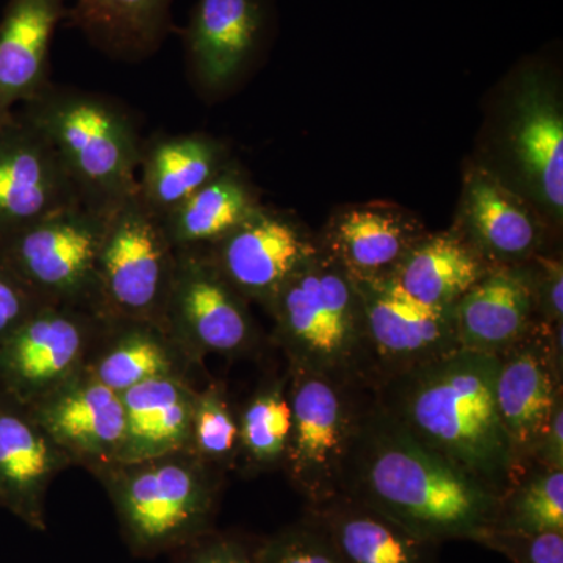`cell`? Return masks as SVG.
Here are the masks:
<instances>
[{"mask_svg":"<svg viewBox=\"0 0 563 563\" xmlns=\"http://www.w3.org/2000/svg\"><path fill=\"white\" fill-rule=\"evenodd\" d=\"M339 495L365 504L422 539L477 542L492 528L501 496L418 442L377 406L363 407ZM336 495V496H339Z\"/></svg>","mask_w":563,"mask_h":563,"instance_id":"obj_1","label":"cell"},{"mask_svg":"<svg viewBox=\"0 0 563 563\" xmlns=\"http://www.w3.org/2000/svg\"><path fill=\"white\" fill-rule=\"evenodd\" d=\"M499 354L459 347L374 385L377 406L418 442L501 496L520 468L499 418Z\"/></svg>","mask_w":563,"mask_h":563,"instance_id":"obj_2","label":"cell"},{"mask_svg":"<svg viewBox=\"0 0 563 563\" xmlns=\"http://www.w3.org/2000/svg\"><path fill=\"white\" fill-rule=\"evenodd\" d=\"M266 310L288 368L344 385H374V358L361 292L332 255L303 262Z\"/></svg>","mask_w":563,"mask_h":563,"instance_id":"obj_3","label":"cell"},{"mask_svg":"<svg viewBox=\"0 0 563 563\" xmlns=\"http://www.w3.org/2000/svg\"><path fill=\"white\" fill-rule=\"evenodd\" d=\"M18 111L49 140L87 206L109 211L139 190L144 141L113 99L51 81Z\"/></svg>","mask_w":563,"mask_h":563,"instance_id":"obj_4","label":"cell"},{"mask_svg":"<svg viewBox=\"0 0 563 563\" xmlns=\"http://www.w3.org/2000/svg\"><path fill=\"white\" fill-rule=\"evenodd\" d=\"M96 477L109 493L133 554L152 558L177 551L213 529L218 472L190 451L113 463Z\"/></svg>","mask_w":563,"mask_h":563,"instance_id":"obj_5","label":"cell"},{"mask_svg":"<svg viewBox=\"0 0 563 563\" xmlns=\"http://www.w3.org/2000/svg\"><path fill=\"white\" fill-rule=\"evenodd\" d=\"M109 213L77 203L47 214L0 236V262L41 301L98 314V261Z\"/></svg>","mask_w":563,"mask_h":563,"instance_id":"obj_6","label":"cell"},{"mask_svg":"<svg viewBox=\"0 0 563 563\" xmlns=\"http://www.w3.org/2000/svg\"><path fill=\"white\" fill-rule=\"evenodd\" d=\"M176 250L162 220L128 196L110 210L98 261L102 320L152 322L163 328L172 291ZM165 329V328H163Z\"/></svg>","mask_w":563,"mask_h":563,"instance_id":"obj_7","label":"cell"},{"mask_svg":"<svg viewBox=\"0 0 563 563\" xmlns=\"http://www.w3.org/2000/svg\"><path fill=\"white\" fill-rule=\"evenodd\" d=\"M372 393V385H344L288 368L291 435L282 466L307 506L339 495L344 461Z\"/></svg>","mask_w":563,"mask_h":563,"instance_id":"obj_8","label":"cell"},{"mask_svg":"<svg viewBox=\"0 0 563 563\" xmlns=\"http://www.w3.org/2000/svg\"><path fill=\"white\" fill-rule=\"evenodd\" d=\"M163 328L196 365L206 355L240 357L257 342L246 299L203 247L176 251Z\"/></svg>","mask_w":563,"mask_h":563,"instance_id":"obj_9","label":"cell"},{"mask_svg":"<svg viewBox=\"0 0 563 563\" xmlns=\"http://www.w3.org/2000/svg\"><path fill=\"white\" fill-rule=\"evenodd\" d=\"M103 320L90 310L43 303L0 342V390L24 406L84 372Z\"/></svg>","mask_w":563,"mask_h":563,"instance_id":"obj_10","label":"cell"},{"mask_svg":"<svg viewBox=\"0 0 563 563\" xmlns=\"http://www.w3.org/2000/svg\"><path fill=\"white\" fill-rule=\"evenodd\" d=\"M562 399V324H533L499 354L496 404L521 474Z\"/></svg>","mask_w":563,"mask_h":563,"instance_id":"obj_11","label":"cell"},{"mask_svg":"<svg viewBox=\"0 0 563 563\" xmlns=\"http://www.w3.org/2000/svg\"><path fill=\"white\" fill-rule=\"evenodd\" d=\"M354 282L372 344L374 385L461 347L454 307L424 306L387 277Z\"/></svg>","mask_w":563,"mask_h":563,"instance_id":"obj_12","label":"cell"},{"mask_svg":"<svg viewBox=\"0 0 563 563\" xmlns=\"http://www.w3.org/2000/svg\"><path fill=\"white\" fill-rule=\"evenodd\" d=\"M85 203L57 151L20 111L0 124V236Z\"/></svg>","mask_w":563,"mask_h":563,"instance_id":"obj_13","label":"cell"},{"mask_svg":"<svg viewBox=\"0 0 563 563\" xmlns=\"http://www.w3.org/2000/svg\"><path fill=\"white\" fill-rule=\"evenodd\" d=\"M25 407L73 465L85 466L96 476L117 463L125 428L121 395L87 368Z\"/></svg>","mask_w":563,"mask_h":563,"instance_id":"obj_14","label":"cell"},{"mask_svg":"<svg viewBox=\"0 0 563 563\" xmlns=\"http://www.w3.org/2000/svg\"><path fill=\"white\" fill-rule=\"evenodd\" d=\"M203 250L246 301L265 307L318 252L295 224L261 207L235 231Z\"/></svg>","mask_w":563,"mask_h":563,"instance_id":"obj_15","label":"cell"},{"mask_svg":"<svg viewBox=\"0 0 563 563\" xmlns=\"http://www.w3.org/2000/svg\"><path fill=\"white\" fill-rule=\"evenodd\" d=\"M73 465L24 404L0 390V507L35 531H46V495Z\"/></svg>","mask_w":563,"mask_h":563,"instance_id":"obj_16","label":"cell"},{"mask_svg":"<svg viewBox=\"0 0 563 563\" xmlns=\"http://www.w3.org/2000/svg\"><path fill=\"white\" fill-rule=\"evenodd\" d=\"M266 25V0H196L184 31L195 80L209 91L232 84L257 54Z\"/></svg>","mask_w":563,"mask_h":563,"instance_id":"obj_17","label":"cell"},{"mask_svg":"<svg viewBox=\"0 0 563 563\" xmlns=\"http://www.w3.org/2000/svg\"><path fill=\"white\" fill-rule=\"evenodd\" d=\"M66 0H9L0 20V124L51 84V44Z\"/></svg>","mask_w":563,"mask_h":563,"instance_id":"obj_18","label":"cell"},{"mask_svg":"<svg viewBox=\"0 0 563 563\" xmlns=\"http://www.w3.org/2000/svg\"><path fill=\"white\" fill-rule=\"evenodd\" d=\"M536 309L529 273L496 266L454 306L459 343L465 350L503 354L531 331Z\"/></svg>","mask_w":563,"mask_h":563,"instance_id":"obj_19","label":"cell"},{"mask_svg":"<svg viewBox=\"0 0 563 563\" xmlns=\"http://www.w3.org/2000/svg\"><path fill=\"white\" fill-rule=\"evenodd\" d=\"M342 563H439V543L346 496L307 506Z\"/></svg>","mask_w":563,"mask_h":563,"instance_id":"obj_20","label":"cell"},{"mask_svg":"<svg viewBox=\"0 0 563 563\" xmlns=\"http://www.w3.org/2000/svg\"><path fill=\"white\" fill-rule=\"evenodd\" d=\"M196 391L187 376H165L121 393L125 428L117 463L188 451Z\"/></svg>","mask_w":563,"mask_h":563,"instance_id":"obj_21","label":"cell"},{"mask_svg":"<svg viewBox=\"0 0 563 563\" xmlns=\"http://www.w3.org/2000/svg\"><path fill=\"white\" fill-rule=\"evenodd\" d=\"M195 362L172 335L152 322L103 320L87 372L117 393L147 380L187 376Z\"/></svg>","mask_w":563,"mask_h":563,"instance_id":"obj_22","label":"cell"},{"mask_svg":"<svg viewBox=\"0 0 563 563\" xmlns=\"http://www.w3.org/2000/svg\"><path fill=\"white\" fill-rule=\"evenodd\" d=\"M225 166L224 147L209 135L155 136L143 143L136 195L155 217L163 220Z\"/></svg>","mask_w":563,"mask_h":563,"instance_id":"obj_23","label":"cell"},{"mask_svg":"<svg viewBox=\"0 0 563 563\" xmlns=\"http://www.w3.org/2000/svg\"><path fill=\"white\" fill-rule=\"evenodd\" d=\"M512 121V146L529 185L561 220L563 114L558 99L536 76L525 81Z\"/></svg>","mask_w":563,"mask_h":563,"instance_id":"obj_24","label":"cell"},{"mask_svg":"<svg viewBox=\"0 0 563 563\" xmlns=\"http://www.w3.org/2000/svg\"><path fill=\"white\" fill-rule=\"evenodd\" d=\"M490 269L470 242L435 235L418 240L387 279L424 306L454 307Z\"/></svg>","mask_w":563,"mask_h":563,"instance_id":"obj_25","label":"cell"},{"mask_svg":"<svg viewBox=\"0 0 563 563\" xmlns=\"http://www.w3.org/2000/svg\"><path fill=\"white\" fill-rule=\"evenodd\" d=\"M173 0H74L70 22L111 57L140 60L172 31Z\"/></svg>","mask_w":563,"mask_h":563,"instance_id":"obj_26","label":"cell"},{"mask_svg":"<svg viewBox=\"0 0 563 563\" xmlns=\"http://www.w3.org/2000/svg\"><path fill=\"white\" fill-rule=\"evenodd\" d=\"M472 246L487 262L523 261L539 243V229L525 206L487 173L473 174L463 196Z\"/></svg>","mask_w":563,"mask_h":563,"instance_id":"obj_27","label":"cell"},{"mask_svg":"<svg viewBox=\"0 0 563 563\" xmlns=\"http://www.w3.org/2000/svg\"><path fill=\"white\" fill-rule=\"evenodd\" d=\"M420 239L393 211L354 209L333 222L331 255L354 279H385Z\"/></svg>","mask_w":563,"mask_h":563,"instance_id":"obj_28","label":"cell"},{"mask_svg":"<svg viewBox=\"0 0 563 563\" xmlns=\"http://www.w3.org/2000/svg\"><path fill=\"white\" fill-rule=\"evenodd\" d=\"M258 209L250 184L225 166L201 190L162 220L174 250H199L220 242Z\"/></svg>","mask_w":563,"mask_h":563,"instance_id":"obj_29","label":"cell"},{"mask_svg":"<svg viewBox=\"0 0 563 563\" xmlns=\"http://www.w3.org/2000/svg\"><path fill=\"white\" fill-rule=\"evenodd\" d=\"M239 417V459L254 472L284 465L291 435L287 376L262 385Z\"/></svg>","mask_w":563,"mask_h":563,"instance_id":"obj_30","label":"cell"},{"mask_svg":"<svg viewBox=\"0 0 563 563\" xmlns=\"http://www.w3.org/2000/svg\"><path fill=\"white\" fill-rule=\"evenodd\" d=\"M493 529L563 532V470H528L504 493Z\"/></svg>","mask_w":563,"mask_h":563,"instance_id":"obj_31","label":"cell"},{"mask_svg":"<svg viewBox=\"0 0 563 563\" xmlns=\"http://www.w3.org/2000/svg\"><path fill=\"white\" fill-rule=\"evenodd\" d=\"M188 451L217 472L239 461V417L218 383L196 391Z\"/></svg>","mask_w":563,"mask_h":563,"instance_id":"obj_32","label":"cell"},{"mask_svg":"<svg viewBox=\"0 0 563 563\" xmlns=\"http://www.w3.org/2000/svg\"><path fill=\"white\" fill-rule=\"evenodd\" d=\"M257 563H342L309 515L258 543Z\"/></svg>","mask_w":563,"mask_h":563,"instance_id":"obj_33","label":"cell"},{"mask_svg":"<svg viewBox=\"0 0 563 563\" xmlns=\"http://www.w3.org/2000/svg\"><path fill=\"white\" fill-rule=\"evenodd\" d=\"M476 543L506 555L514 563H563V532L523 533L490 528Z\"/></svg>","mask_w":563,"mask_h":563,"instance_id":"obj_34","label":"cell"},{"mask_svg":"<svg viewBox=\"0 0 563 563\" xmlns=\"http://www.w3.org/2000/svg\"><path fill=\"white\" fill-rule=\"evenodd\" d=\"M258 543L211 529L177 550L176 563H257Z\"/></svg>","mask_w":563,"mask_h":563,"instance_id":"obj_35","label":"cell"},{"mask_svg":"<svg viewBox=\"0 0 563 563\" xmlns=\"http://www.w3.org/2000/svg\"><path fill=\"white\" fill-rule=\"evenodd\" d=\"M41 301L5 263L0 262V342L27 320Z\"/></svg>","mask_w":563,"mask_h":563,"instance_id":"obj_36","label":"cell"},{"mask_svg":"<svg viewBox=\"0 0 563 563\" xmlns=\"http://www.w3.org/2000/svg\"><path fill=\"white\" fill-rule=\"evenodd\" d=\"M540 279L533 282L536 302L547 324H562L563 320V268L559 261L539 258Z\"/></svg>","mask_w":563,"mask_h":563,"instance_id":"obj_37","label":"cell"},{"mask_svg":"<svg viewBox=\"0 0 563 563\" xmlns=\"http://www.w3.org/2000/svg\"><path fill=\"white\" fill-rule=\"evenodd\" d=\"M532 463L539 468L563 470V399L555 406L542 440L533 451Z\"/></svg>","mask_w":563,"mask_h":563,"instance_id":"obj_38","label":"cell"}]
</instances>
